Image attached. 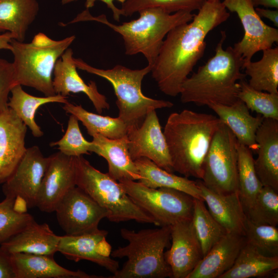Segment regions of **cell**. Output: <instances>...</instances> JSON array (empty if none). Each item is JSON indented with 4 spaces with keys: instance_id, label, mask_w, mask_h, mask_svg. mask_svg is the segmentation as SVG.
Returning <instances> with one entry per match:
<instances>
[{
    "instance_id": "277c9868",
    "label": "cell",
    "mask_w": 278,
    "mask_h": 278,
    "mask_svg": "<svg viewBox=\"0 0 278 278\" xmlns=\"http://www.w3.org/2000/svg\"><path fill=\"white\" fill-rule=\"evenodd\" d=\"M138 13L140 16L137 19L117 25L110 22L105 14L94 16L86 9L62 26L82 21L102 23L121 35L126 55L141 53L148 64L153 65L168 32L179 25L190 22L195 15L185 11L172 14L158 8L145 9Z\"/></svg>"
},
{
    "instance_id": "52a82bcc",
    "label": "cell",
    "mask_w": 278,
    "mask_h": 278,
    "mask_svg": "<svg viewBox=\"0 0 278 278\" xmlns=\"http://www.w3.org/2000/svg\"><path fill=\"white\" fill-rule=\"evenodd\" d=\"M74 60L78 69L103 78L112 84L117 98L118 117L128 127L140 125L151 111L173 106L169 101L149 98L142 93V80L151 71L152 65L131 70L117 64L111 69L103 70L92 66L81 59L74 58Z\"/></svg>"
},
{
    "instance_id": "e575fe53",
    "label": "cell",
    "mask_w": 278,
    "mask_h": 278,
    "mask_svg": "<svg viewBox=\"0 0 278 278\" xmlns=\"http://www.w3.org/2000/svg\"><path fill=\"white\" fill-rule=\"evenodd\" d=\"M238 98L249 110L262 115L264 118L278 120V93L264 92L251 87L245 78L239 81Z\"/></svg>"
},
{
    "instance_id": "8d00e7d4",
    "label": "cell",
    "mask_w": 278,
    "mask_h": 278,
    "mask_svg": "<svg viewBox=\"0 0 278 278\" xmlns=\"http://www.w3.org/2000/svg\"><path fill=\"white\" fill-rule=\"evenodd\" d=\"M34 220L23 210L12 198L0 202V245L6 241Z\"/></svg>"
},
{
    "instance_id": "d6a6232c",
    "label": "cell",
    "mask_w": 278,
    "mask_h": 278,
    "mask_svg": "<svg viewBox=\"0 0 278 278\" xmlns=\"http://www.w3.org/2000/svg\"><path fill=\"white\" fill-rule=\"evenodd\" d=\"M237 150L238 193L246 212L263 186L255 171L252 151L238 142Z\"/></svg>"
},
{
    "instance_id": "f6af8a7d",
    "label": "cell",
    "mask_w": 278,
    "mask_h": 278,
    "mask_svg": "<svg viewBox=\"0 0 278 278\" xmlns=\"http://www.w3.org/2000/svg\"><path fill=\"white\" fill-rule=\"evenodd\" d=\"M13 39H14L13 35L9 32L0 34V49L11 50V41Z\"/></svg>"
},
{
    "instance_id": "1f68e13d",
    "label": "cell",
    "mask_w": 278,
    "mask_h": 278,
    "mask_svg": "<svg viewBox=\"0 0 278 278\" xmlns=\"http://www.w3.org/2000/svg\"><path fill=\"white\" fill-rule=\"evenodd\" d=\"M63 109L81 121L90 136L98 134L115 140L127 135L128 127L118 117L114 118L93 113L88 111L81 105L69 102L64 104Z\"/></svg>"
},
{
    "instance_id": "7bdbcfd3",
    "label": "cell",
    "mask_w": 278,
    "mask_h": 278,
    "mask_svg": "<svg viewBox=\"0 0 278 278\" xmlns=\"http://www.w3.org/2000/svg\"><path fill=\"white\" fill-rule=\"evenodd\" d=\"M78 0H62L61 3L63 5L67 4ZM97 1H100L104 3L109 8L113 13V19L119 22L120 20V15H123V12L120 8H118L114 5L113 1L114 0H85V7L86 9H88L94 7L95 5V3Z\"/></svg>"
},
{
    "instance_id": "cb8c5ba5",
    "label": "cell",
    "mask_w": 278,
    "mask_h": 278,
    "mask_svg": "<svg viewBox=\"0 0 278 278\" xmlns=\"http://www.w3.org/2000/svg\"><path fill=\"white\" fill-rule=\"evenodd\" d=\"M15 278H102L83 271H72L59 265L54 255L16 253L10 254Z\"/></svg>"
},
{
    "instance_id": "bcb514c9",
    "label": "cell",
    "mask_w": 278,
    "mask_h": 278,
    "mask_svg": "<svg viewBox=\"0 0 278 278\" xmlns=\"http://www.w3.org/2000/svg\"><path fill=\"white\" fill-rule=\"evenodd\" d=\"M255 7L262 6L266 8H272L277 9L278 0H251Z\"/></svg>"
},
{
    "instance_id": "6da1fadb",
    "label": "cell",
    "mask_w": 278,
    "mask_h": 278,
    "mask_svg": "<svg viewBox=\"0 0 278 278\" xmlns=\"http://www.w3.org/2000/svg\"><path fill=\"white\" fill-rule=\"evenodd\" d=\"M230 16L220 0H206L190 22L168 32L151 71L162 92L171 97L180 94L182 83L204 54L206 36Z\"/></svg>"
},
{
    "instance_id": "5bb4252c",
    "label": "cell",
    "mask_w": 278,
    "mask_h": 278,
    "mask_svg": "<svg viewBox=\"0 0 278 278\" xmlns=\"http://www.w3.org/2000/svg\"><path fill=\"white\" fill-rule=\"evenodd\" d=\"M127 137L129 152L134 161L145 157L167 171L174 172L155 110L148 113L140 125L128 127Z\"/></svg>"
},
{
    "instance_id": "d4e9b609",
    "label": "cell",
    "mask_w": 278,
    "mask_h": 278,
    "mask_svg": "<svg viewBox=\"0 0 278 278\" xmlns=\"http://www.w3.org/2000/svg\"><path fill=\"white\" fill-rule=\"evenodd\" d=\"M208 107L230 129L239 143L252 151H256V133L264 119L262 115H251L249 109L239 99L231 105L212 104Z\"/></svg>"
},
{
    "instance_id": "4316f807",
    "label": "cell",
    "mask_w": 278,
    "mask_h": 278,
    "mask_svg": "<svg viewBox=\"0 0 278 278\" xmlns=\"http://www.w3.org/2000/svg\"><path fill=\"white\" fill-rule=\"evenodd\" d=\"M39 10L37 0H0V31L9 32L23 42Z\"/></svg>"
},
{
    "instance_id": "7402d4cb",
    "label": "cell",
    "mask_w": 278,
    "mask_h": 278,
    "mask_svg": "<svg viewBox=\"0 0 278 278\" xmlns=\"http://www.w3.org/2000/svg\"><path fill=\"white\" fill-rule=\"evenodd\" d=\"M93 137L91 152L103 158L108 162V174L115 180L139 181L141 176L131 159L127 135L118 139H110L100 134Z\"/></svg>"
},
{
    "instance_id": "4dcf8cb0",
    "label": "cell",
    "mask_w": 278,
    "mask_h": 278,
    "mask_svg": "<svg viewBox=\"0 0 278 278\" xmlns=\"http://www.w3.org/2000/svg\"><path fill=\"white\" fill-rule=\"evenodd\" d=\"M248 82L253 89L271 93H278V47L263 50L260 60L244 65Z\"/></svg>"
},
{
    "instance_id": "d590c367",
    "label": "cell",
    "mask_w": 278,
    "mask_h": 278,
    "mask_svg": "<svg viewBox=\"0 0 278 278\" xmlns=\"http://www.w3.org/2000/svg\"><path fill=\"white\" fill-rule=\"evenodd\" d=\"M247 218L258 224L277 226L278 224V192L263 186L255 199L246 211Z\"/></svg>"
},
{
    "instance_id": "3957f363",
    "label": "cell",
    "mask_w": 278,
    "mask_h": 278,
    "mask_svg": "<svg viewBox=\"0 0 278 278\" xmlns=\"http://www.w3.org/2000/svg\"><path fill=\"white\" fill-rule=\"evenodd\" d=\"M220 123L216 116L187 109L170 114L163 133L174 171L202 179L204 160Z\"/></svg>"
},
{
    "instance_id": "d6986e66",
    "label": "cell",
    "mask_w": 278,
    "mask_h": 278,
    "mask_svg": "<svg viewBox=\"0 0 278 278\" xmlns=\"http://www.w3.org/2000/svg\"><path fill=\"white\" fill-rule=\"evenodd\" d=\"M73 51L68 48L57 61L53 72V84L56 94L67 97L70 93L85 94L97 112L101 114L110 105L106 97L99 92L95 81L86 84L77 71Z\"/></svg>"
},
{
    "instance_id": "7c38bea8",
    "label": "cell",
    "mask_w": 278,
    "mask_h": 278,
    "mask_svg": "<svg viewBox=\"0 0 278 278\" xmlns=\"http://www.w3.org/2000/svg\"><path fill=\"white\" fill-rule=\"evenodd\" d=\"M55 212L59 226L67 235L93 232L108 215L106 209L77 186L64 196Z\"/></svg>"
},
{
    "instance_id": "4fadbf2b",
    "label": "cell",
    "mask_w": 278,
    "mask_h": 278,
    "mask_svg": "<svg viewBox=\"0 0 278 278\" xmlns=\"http://www.w3.org/2000/svg\"><path fill=\"white\" fill-rule=\"evenodd\" d=\"M222 3L227 10L237 14L244 28L242 39L233 47L243 59V67L255 53L278 42L277 29L262 20L251 0H223Z\"/></svg>"
},
{
    "instance_id": "83f0119b",
    "label": "cell",
    "mask_w": 278,
    "mask_h": 278,
    "mask_svg": "<svg viewBox=\"0 0 278 278\" xmlns=\"http://www.w3.org/2000/svg\"><path fill=\"white\" fill-rule=\"evenodd\" d=\"M134 163L141 176L138 181L144 185L153 188L165 187L175 189L194 198L203 199L196 181L168 172L145 157L135 160Z\"/></svg>"
},
{
    "instance_id": "8992f818",
    "label": "cell",
    "mask_w": 278,
    "mask_h": 278,
    "mask_svg": "<svg viewBox=\"0 0 278 278\" xmlns=\"http://www.w3.org/2000/svg\"><path fill=\"white\" fill-rule=\"evenodd\" d=\"M75 39L71 36L53 40L44 33L35 35L30 43L11 41L15 84L31 87L45 96L56 95L53 75L57 61Z\"/></svg>"
},
{
    "instance_id": "ee69618b",
    "label": "cell",
    "mask_w": 278,
    "mask_h": 278,
    "mask_svg": "<svg viewBox=\"0 0 278 278\" xmlns=\"http://www.w3.org/2000/svg\"><path fill=\"white\" fill-rule=\"evenodd\" d=\"M255 10L257 14L261 18L264 17L269 19L275 25L278 27V10L265 9L259 7H255Z\"/></svg>"
},
{
    "instance_id": "7a4b0ae2",
    "label": "cell",
    "mask_w": 278,
    "mask_h": 278,
    "mask_svg": "<svg viewBox=\"0 0 278 278\" xmlns=\"http://www.w3.org/2000/svg\"><path fill=\"white\" fill-rule=\"evenodd\" d=\"M226 37L225 32L221 31L215 55L182 83L180 93L182 103L229 106L239 99V81L246 76L241 71L244 61L233 47L223 48Z\"/></svg>"
},
{
    "instance_id": "60d3db41",
    "label": "cell",
    "mask_w": 278,
    "mask_h": 278,
    "mask_svg": "<svg viewBox=\"0 0 278 278\" xmlns=\"http://www.w3.org/2000/svg\"><path fill=\"white\" fill-rule=\"evenodd\" d=\"M12 63L0 58V113L8 109V96L15 85Z\"/></svg>"
},
{
    "instance_id": "ab89813d",
    "label": "cell",
    "mask_w": 278,
    "mask_h": 278,
    "mask_svg": "<svg viewBox=\"0 0 278 278\" xmlns=\"http://www.w3.org/2000/svg\"><path fill=\"white\" fill-rule=\"evenodd\" d=\"M78 121L75 115L71 114L64 135L59 141L51 142L50 146H57L59 151L69 157H77L84 154H90L93 143L84 138L79 128Z\"/></svg>"
},
{
    "instance_id": "836d02e7",
    "label": "cell",
    "mask_w": 278,
    "mask_h": 278,
    "mask_svg": "<svg viewBox=\"0 0 278 278\" xmlns=\"http://www.w3.org/2000/svg\"><path fill=\"white\" fill-rule=\"evenodd\" d=\"M192 221L204 256L227 232L210 214L203 199H194Z\"/></svg>"
},
{
    "instance_id": "f546056e",
    "label": "cell",
    "mask_w": 278,
    "mask_h": 278,
    "mask_svg": "<svg viewBox=\"0 0 278 278\" xmlns=\"http://www.w3.org/2000/svg\"><path fill=\"white\" fill-rule=\"evenodd\" d=\"M11 97L8 103V107L14 111L18 116L31 130L34 137H39L44 135L40 126L35 121V114L37 109L46 103L58 102L66 103L67 97L60 94L54 96L37 97L29 94L16 84L11 90Z\"/></svg>"
},
{
    "instance_id": "b9f144b4",
    "label": "cell",
    "mask_w": 278,
    "mask_h": 278,
    "mask_svg": "<svg viewBox=\"0 0 278 278\" xmlns=\"http://www.w3.org/2000/svg\"><path fill=\"white\" fill-rule=\"evenodd\" d=\"M0 278H15L10 254L0 247Z\"/></svg>"
},
{
    "instance_id": "2e32d148",
    "label": "cell",
    "mask_w": 278,
    "mask_h": 278,
    "mask_svg": "<svg viewBox=\"0 0 278 278\" xmlns=\"http://www.w3.org/2000/svg\"><path fill=\"white\" fill-rule=\"evenodd\" d=\"M170 237L171 246L164 252V257L171 277L187 278L203 257L192 219L170 225Z\"/></svg>"
},
{
    "instance_id": "30bf717a",
    "label": "cell",
    "mask_w": 278,
    "mask_h": 278,
    "mask_svg": "<svg viewBox=\"0 0 278 278\" xmlns=\"http://www.w3.org/2000/svg\"><path fill=\"white\" fill-rule=\"evenodd\" d=\"M237 142L220 121L203 163L201 181L209 189L221 194L238 192Z\"/></svg>"
},
{
    "instance_id": "8fae6325",
    "label": "cell",
    "mask_w": 278,
    "mask_h": 278,
    "mask_svg": "<svg viewBox=\"0 0 278 278\" xmlns=\"http://www.w3.org/2000/svg\"><path fill=\"white\" fill-rule=\"evenodd\" d=\"M49 157H45L37 146L27 148L11 176L2 186L5 197L12 198L23 210L36 207L42 180Z\"/></svg>"
},
{
    "instance_id": "603a6c76",
    "label": "cell",
    "mask_w": 278,
    "mask_h": 278,
    "mask_svg": "<svg viewBox=\"0 0 278 278\" xmlns=\"http://www.w3.org/2000/svg\"><path fill=\"white\" fill-rule=\"evenodd\" d=\"M196 183L214 218L227 233L244 236L247 216L238 192L218 194L207 188L201 180L198 179Z\"/></svg>"
},
{
    "instance_id": "e0dca14e",
    "label": "cell",
    "mask_w": 278,
    "mask_h": 278,
    "mask_svg": "<svg viewBox=\"0 0 278 278\" xmlns=\"http://www.w3.org/2000/svg\"><path fill=\"white\" fill-rule=\"evenodd\" d=\"M108 231L97 230L78 235L60 236L58 252L70 260H86L114 274L119 268L118 262L111 257L112 247L107 240Z\"/></svg>"
},
{
    "instance_id": "5b68a950",
    "label": "cell",
    "mask_w": 278,
    "mask_h": 278,
    "mask_svg": "<svg viewBox=\"0 0 278 278\" xmlns=\"http://www.w3.org/2000/svg\"><path fill=\"white\" fill-rule=\"evenodd\" d=\"M128 244L112 251L113 258L127 260L111 278L171 277V271L165 260V249L169 245L170 226L146 229L136 232L126 228L120 230Z\"/></svg>"
},
{
    "instance_id": "9c48e42d",
    "label": "cell",
    "mask_w": 278,
    "mask_h": 278,
    "mask_svg": "<svg viewBox=\"0 0 278 278\" xmlns=\"http://www.w3.org/2000/svg\"><path fill=\"white\" fill-rule=\"evenodd\" d=\"M118 182L131 199L153 218L156 225L170 226L192 219L195 198L186 193L169 188H150L139 181Z\"/></svg>"
},
{
    "instance_id": "74e56055",
    "label": "cell",
    "mask_w": 278,
    "mask_h": 278,
    "mask_svg": "<svg viewBox=\"0 0 278 278\" xmlns=\"http://www.w3.org/2000/svg\"><path fill=\"white\" fill-rule=\"evenodd\" d=\"M121 2L123 15L131 16L135 12L150 8H161L172 13L180 11L192 12L199 10L206 0H118Z\"/></svg>"
},
{
    "instance_id": "ac0fdd59",
    "label": "cell",
    "mask_w": 278,
    "mask_h": 278,
    "mask_svg": "<svg viewBox=\"0 0 278 278\" xmlns=\"http://www.w3.org/2000/svg\"><path fill=\"white\" fill-rule=\"evenodd\" d=\"M27 129L11 108L0 113V185L11 176L26 153Z\"/></svg>"
},
{
    "instance_id": "9a60e30c",
    "label": "cell",
    "mask_w": 278,
    "mask_h": 278,
    "mask_svg": "<svg viewBox=\"0 0 278 278\" xmlns=\"http://www.w3.org/2000/svg\"><path fill=\"white\" fill-rule=\"evenodd\" d=\"M49 157L36 206L46 213L54 212L64 196L76 186L74 157L67 156L60 151Z\"/></svg>"
},
{
    "instance_id": "f35d334b",
    "label": "cell",
    "mask_w": 278,
    "mask_h": 278,
    "mask_svg": "<svg viewBox=\"0 0 278 278\" xmlns=\"http://www.w3.org/2000/svg\"><path fill=\"white\" fill-rule=\"evenodd\" d=\"M244 237L246 242L262 254L278 256V229L276 226L256 224L247 218Z\"/></svg>"
},
{
    "instance_id": "f1b7e54d",
    "label": "cell",
    "mask_w": 278,
    "mask_h": 278,
    "mask_svg": "<svg viewBox=\"0 0 278 278\" xmlns=\"http://www.w3.org/2000/svg\"><path fill=\"white\" fill-rule=\"evenodd\" d=\"M278 268V256H267L245 242L232 267L219 278H249L271 274Z\"/></svg>"
},
{
    "instance_id": "44dd1931",
    "label": "cell",
    "mask_w": 278,
    "mask_h": 278,
    "mask_svg": "<svg viewBox=\"0 0 278 278\" xmlns=\"http://www.w3.org/2000/svg\"><path fill=\"white\" fill-rule=\"evenodd\" d=\"M245 242L244 235L227 233L203 256L187 278H219L232 267Z\"/></svg>"
},
{
    "instance_id": "ba28073f",
    "label": "cell",
    "mask_w": 278,
    "mask_h": 278,
    "mask_svg": "<svg viewBox=\"0 0 278 278\" xmlns=\"http://www.w3.org/2000/svg\"><path fill=\"white\" fill-rule=\"evenodd\" d=\"M74 158L76 185L107 211V218L110 221L118 223L133 220L155 224L153 218L131 199L119 182L108 173L96 169L82 155Z\"/></svg>"
},
{
    "instance_id": "ffe728a7",
    "label": "cell",
    "mask_w": 278,
    "mask_h": 278,
    "mask_svg": "<svg viewBox=\"0 0 278 278\" xmlns=\"http://www.w3.org/2000/svg\"><path fill=\"white\" fill-rule=\"evenodd\" d=\"M256 175L263 186L278 192V120L264 118L256 133Z\"/></svg>"
},
{
    "instance_id": "484cf974",
    "label": "cell",
    "mask_w": 278,
    "mask_h": 278,
    "mask_svg": "<svg viewBox=\"0 0 278 278\" xmlns=\"http://www.w3.org/2000/svg\"><path fill=\"white\" fill-rule=\"evenodd\" d=\"M60 236L55 234L46 223L39 224L35 220L0 247L9 254L28 253L54 255L58 252Z\"/></svg>"
}]
</instances>
